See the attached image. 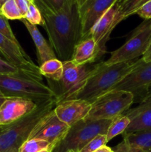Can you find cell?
<instances>
[{"mask_svg":"<svg viewBox=\"0 0 151 152\" xmlns=\"http://www.w3.org/2000/svg\"><path fill=\"white\" fill-rule=\"evenodd\" d=\"M50 46L62 62L71 60L76 45L81 41L78 0H68L56 13L41 11Z\"/></svg>","mask_w":151,"mask_h":152,"instance_id":"cell-1","label":"cell"},{"mask_svg":"<svg viewBox=\"0 0 151 152\" xmlns=\"http://www.w3.org/2000/svg\"><path fill=\"white\" fill-rule=\"evenodd\" d=\"M57 105L56 98L38 104L28 115L7 126L0 127V152H19L40 120L53 111Z\"/></svg>","mask_w":151,"mask_h":152,"instance_id":"cell-2","label":"cell"},{"mask_svg":"<svg viewBox=\"0 0 151 152\" xmlns=\"http://www.w3.org/2000/svg\"><path fill=\"white\" fill-rule=\"evenodd\" d=\"M136 60L114 64L99 62L96 71L88 79L75 99H84L90 103L94 102L99 96L112 90L131 71Z\"/></svg>","mask_w":151,"mask_h":152,"instance_id":"cell-3","label":"cell"},{"mask_svg":"<svg viewBox=\"0 0 151 152\" xmlns=\"http://www.w3.org/2000/svg\"><path fill=\"white\" fill-rule=\"evenodd\" d=\"M64 71L59 82H49V87L56 95L57 104L68 99H75L86 83L96 71L99 62L75 65L71 60L63 62Z\"/></svg>","mask_w":151,"mask_h":152,"instance_id":"cell-4","label":"cell"},{"mask_svg":"<svg viewBox=\"0 0 151 152\" xmlns=\"http://www.w3.org/2000/svg\"><path fill=\"white\" fill-rule=\"evenodd\" d=\"M0 92L5 97L25 98L36 104L56 98L53 91L42 82L14 74H0Z\"/></svg>","mask_w":151,"mask_h":152,"instance_id":"cell-5","label":"cell"},{"mask_svg":"<svg viewBox=\"0 0 151 152\" xmlns=\"http://www.w3.org/2000/svg\"><path fill=\"white\" fill-rule=\"evenodd\" d=\"M112 120L90 121L82 120L70 126L63 139L56 144L51 152H78L90 140L97 135L106 134Z\"/></svg>","mask_w":151,"mask_h":152,"instance_id":"cell-6","label":"cell"},{"mask_svg":"<svg viewBox=\"0 0 151 152\" xmlns=\"http://www.w3.org/2000/svg\"><path fill=\"white\" fill-rule=\"evenodd\" d=\"M134 101L131 92L110 90L99 96L91 103V109L85 120L90 121L110 120L124 114Z\"/></svg>","mask_w":151,"mask_h":152,"instance_id":"cell-7","label":"cell"},{"mask_svg":"<svg viewBox=\"0 0 151 152\" xmlns=\"http://www.w3.org/2000/svg\"><path fill=\"white\" fill-rule=\"evenodd\" d=\"M151 44V20H144L136 27L124 44L112 52L106 64L136 60L142 57Z\"/></svg>","mask_w":151,"mask_h":152,"instance_id":"cell-8","label":"cell"},{"mask_svg":"<svg viewBox=\"0 0 151 152\" xmlns=\"http://www.w3.org/2000/svg\"><path fill=\"white\" fill-rule=\"evenodd\" d=\"M151 86V61L145 62L142 57L136 61L131 71L115 85L112 90L131 92L134 102H139L145 97Z\"/></svg>","mask_w":151,"mask_h":152,"instance_id":"cell-9","label":"cell"},{"mask_svg":"<svg viewBox=\"0 0 151 152\" xmlns=\"http://www.w3.org/2000/svg\"><path fill=\"white\" fill-rule=\"evenodd\" d=\"M0 53L6 61L14 65L25 77L37 81L42 82V76L39 67L34 64L32 59L21 47L0 33Z\"/></svg>","mask_w":151,"mask_h":152,"instance_id":"cell-10","label":"cell"},{"mask_svg":"<svg viewBox=\"0 0 151 152\" xmlns=\"http://www.w3.org/2000/svg\"><path fill=\"white\" fill-rule=\"evenodd\" d=\"M118 0H78L81 40L89 37L95 24Z\"/></svg>","mask_w":151,"mask_h":152,"instance_id":"cell-11","label":"cell"},{"mask_svg":"<svg viewBox=\"0 0 151 152\" xmlns=\"http://www.w3.org/2000/svg\"><path fill=\"white\" fill-rule=\"evenodd\" d=\"M70 126L61 121L54 110L41 119L30 135L29 139H40L48 142L52 150L68 132ZM28 139V140H29Z\"/></svg>","mask_w":151,"mask_h":152,"instance_id":"cell-12","label":"cell"},{"mask_svg":"<svg viewBox=\"0 0 151 152\" xmlns=\"http://www.w3.org/2000/svg\"><path fill=\"white\" fill-rule=\"evenodd\" d=\"M118 7L117 1L98 20L91 29L89 37H92L96 41L99 48L101 56L106 50V44L110 39L111 33L118 23Z\"/></svg>","mask_w":151,"mask_h":152,"instance_id":"cell-13","label":"cell"},{"mask_svg":"<svg viewBox=\"0 0 151 152\" xmlns=\"http://www.w3.org/2000/svg\"><path fill=\"white\" fill-rule=\"evenodd\" d=\"M38 104L21 97H6L0 106V127L14 123L36 108Z\"/></svg>","mask_w":151,"mask_h":152,"instance_id":"cell-14","label":"cell"},{"mask_svg":"<svg viewBox=\"0 0 151 152\" xmlns=\"http://www.w3.org/2000/svg\"><path fill=\"white\" fill-rule=\"evenodd\" d=\"M91 109V103L84 99H73L59 102L54 108L56 117L69 126L84 120Z\"/></svg>","mask_w":151,"mask_h":152,"instance_id":"cell-15","label":"cell"},{"mask_svg":"<svg viewBox=\"0 0 151 152\" xmlns=\"http://www.w3.org/2000/svg\"><path fill=\"white\" fill-rule=\"evenodd\" d=\"M123 114L130 120V125L124 134L151 129V86L139 105L135 108H129Z\"/></svg>","mask_w":151,"mask_h":152,"instance_id":"cell-16","label":"cell"},{"mask_svg":"<svg viewBox=\"0 0 151 152\" xmlns=\"http://www.w3.org/2000/svg\"><path fill=\"white\" fill-rule=\"evenodd\" d=\"M151 149V129L124 134L114 152H148Z\"/></svg>","mask_w":151,"mask_h":152,"instance_id":"cell-17","label":"cell"},{"mask_svg":"<svg viewBox=\"0 0 151 152\" xmlns=\"http://www.w3.org/2000/svg\"><path fill=\"white\" fill-rule=\"evenodd\" d=\"M101 57L99 48L96 41L92 37H87L76 45L71 61L75 65H81L96 62Z\"/></svg>","mask_w":151,"mask_h":152,"instance_id":"cell-18","label":"cell"},{"mask_svg":"<svg viewBox=\"0 0 151 152\" xmlns=\"http://www.w3.org/2000/svg\"><path fill=\"white\" fill-rule=\"evenodd\" d=\"M21 21L25 25V26L26 27L27 30L29 32V34H30L31 38H32L33 41L35 44L36 48L38 62L39 65L45 62L46 61L57 58L50 45L46 41L42 34L38 31L36 25L29 23L25 19H22Z\"/></svg>","mask_w":151,"mask_h":152,"instance_id":"cell-19","label":"cell"},{"mask_svg":"<svg viewBox=\"0 0 151 152\" xmlns=\"http://www.w3.org/2000/svg\"><path fill=\"white\" fill-rule=\"evenodd\" d=\"M64 71L63 62L58 58L46 61L39 65V72L48 81L59 82L62 79Z\"/></svg>","mask_w":151,"mask_h":152,"instance_id":"cell-20","label":"cell"},{"mask_svg":"<svg viewBox=\"0 0 151 152\" xmlns=\"http://www.w3.org/2000/svg\"><path fill=\"white\" fill-rule=\"evenodd\" d=\"M130 123V119L124 114L118 116L113 120H112L111 123L108 127L107 132L106 134L107 142H109L110 140H113L118 135L123 134L127 130Z\"/></svg>","mask_w":151,"mask_h":152,"instance_id":"cell-21","label":"cell"},{"mask_svg":"<svg viewBox=\"0 0 151 152\" xmlns=\"http://www.w3.org/2000/svg\"><path fill=\"white\" fill-rule=\"evenodd\" d=\"M150 0H118V18L120 21L136 13V10Z\"/></svg>","mask_w":151,"mask_h":152,"instance_id":"cell-22","label":"cell"},{"mask_svg":"<svg viewBox=\"0 0 151 152\" xmlns=\"http://www.w3.org/2000/svg\"><path fill=\"white\" fill-rule=\"evenodd\" d=\"M45 149L52 151L48 142L40 139H29L21 145L19 152H38Z\"/></svg>","mask_w":151,"mask_h":152,"instance_id":"cell-23","label":"cell"},{"mask_svg":"<svg viewBox=\"0 0 151 152\" xmlns=\"http://www.w3.org/2000/svg\"><path fill=\"white\" fill-rule=\"evenodd\" d=\"M0 12L4 17L10 20L23 19L15 0H6L0 7Z\"/></svg>","mask_w":151,"mask_h":152,"instance_id":"cell-24","label":"cell"},{"mask_svg":"<svg viewBox=\"0 0 151 152\" xmlns=\"http://www.w3.org/2000/svg\"><path fill=\"white\" fill-rule=\"evenodd\" d=\"M25 19H26L29 23L32 24V25H39L44 27V17H43L42 13L40 11L38 6L36 4L34 0H31L30 2L28 12H27Z\"/></svg>","mask_w":151,"mask_h":152,"instance_id":"cell-25","label":"cell"},{"mask_svg":"<svg viewBox=\"0 0 151 152\" xmlns=\"http://www.w3.org/2000/svg\"><path fill=\"white\" fill-rule=\"evenodd\" d=\"M40 11L56 13L62 10L68 0H34Z\"/></svg>","mask_w":151,"mask_h":152,"instance_id":"cell-26","label":"cell"},{"mask_svg":"<svg viewBox=\"0 0 151 152\" xmlns=\"http://www.w3.org/2000/svg\"><path fill=\"white\" fill-rule=\"evenodd\" d=\"M106 134H99L90 140L78 152H93L107 143Z\"/></svg>","mask_w":151,"mask_h":152,"instance_id":"cell-27","label":"cell"},{"mask_svg":"<svg viewBox=\"0 0 151 152\" xmlns=\"http://www.w3.org/2000/svg\"><path fill=\"white\" fill-rule=\"evenodd\" d=\"M0 33L10 39L13 42L16 43H19L17 39L15 37L13 31H12L10 25L8 22V19L4 17L0 12Z\"/></svg>","mask_w":151,"mask_h":152,"instance_id":"cell-28","label":"cell"},{"mask_svg":"<svg viewBox=\"0 0 151 152\" xmlns=\"http://www.w3.org/2000/svg\"><path fill=\"white\" fill-rule=\"evenodd\" d=\"M0 74H14V75L24 76L16 67L1 58H0Z\"/></svg>","mask_w":151,"mask_h":152,"instance_id":"cell-29","label":"cell"},{"mask_svg":"<svg viewBox=\"0 0 151 152\" xmlns=\"http://www.w3.org/2000/svg\"><path fill=\"white\" fill-rule=\"evenodd\" d=\"M135 14L139 15L144 20H151V0L139 7Z\"/></svg>","mask_w":151,"mask_h":152,"instance_id":"cell-30","label":"cell"},{"mask_svg":"<svg viewBox=\"0 0 151 152\" xmlns=\"http://www.w3.org/2000/svg\"><path fill=\"white\" fill-rule=\"evenodd\" d=\"M15 1H16V4H17L19 10L22 13V17H23V19H25L31 0H15Z\"/></svg>","mask_w":151,"mask_h":152,"instance_id":"cell-31","label":"cell"},{"mask_svg":"<svg viewBox=\"0 0 151 152\" xmlns=\"http://www.w3.org/2000/svg\"><path fill=\"white\" fill-rule=\"evenodd\" d=\"M142 58L145 62H150V61H151V44L150 45L149 48L146 51V53L142 56Z\"/></svg>","mask_w":151,"mask_h":152,"instance_id":"cell-32","label":"cell"},{"mask_svg":"<svg viewBox=\"0 0 151 152\" xmlns=\"http://www.w3.org/2000/svg\"><path fill=\"white\" fill-rule=\"evenodd\" d=\"M93 152H114V151L113 150V148H110V147L107 146V145H105V146L101 147L100 148H99V149Z\"/></svg>","mask_w":151,"mask_h":152,"instance_id":"cell-33","label":"cell"},{"mask_svg":"<svg viewBox=\"0 0 151 152\" xmlns=\"http://www.w3.org/2000/svg\"><path fill=\"white\" fill-rule=\"evenodd\" d=\"M5 99H6L5 96H4V95H3L2 94H1V92H0V106H1V104H2L3 102H4V101L5 100Z\"/></svg>","mask_w":151,"mask_h":152,"instance_id":"cell-34","label":"cell"},{"mask_svg":"<svg viewBox=\"0 0 151 152\" xmlns=\"http://www.w3.org/2000/svg\"><path fill=\"white\" fill-rule=\"evenodd\" d=\"M6 0H0V7H1V6L4 3V1H5Z\"/></svg>","mask_w":151,"mask_h":152,"instance_id":"cell-35","label":"cell"},{"mask_svg":"<svg viewBox=\"0 0 151 152\" xmlns=\"http://www.w3.org/2000/svg\"><path fill=\"white\" fill-rule=\"evenodd\" d=\"M38 152H51V151H50V150H48V149H45V150H42V151H38Z\"/></svg>","mask_w":151,"mask_h":152,"instance_id":"cell-36","label":"cell"},{"mask_svg":"<svg viewBox=\"0 0 151 152\" xmlns=\"http://www.w3.org/2000/svg\"><path fill=\"white\" fill-rule=\"evenodd\" d=\"M68 152H74V151H68Z\"/></svg>","mask_w":151,"mask_h":152,"instance_id":"cell-37","label":"cell"},{"mask_svg":"<svg viewBox=\"0 0 151 152\" xmlns=\"http://www.w3.org/2000/svg\"><path fill=\"white\" fill-rule=\"evenodd\" d=\"M148 152H151V149H150V151H148Z\"/></svg>","mask_w":151,"mask_h":152,"instance_id":"cell-38","label":"cell"},{"mask_svg":"<svg viewBox=\"0 0 151 152\" xmlns=\"http://www.w3.org/2000/svg\"><path fill=\"white\" fill-rule=\"evenodd\" d=\"M0 58H1V55H0Z\"/></svg>","mask_w":151,"mask_h":152,"instance_id":"cell-39","label":"cell"}]
</instances>
